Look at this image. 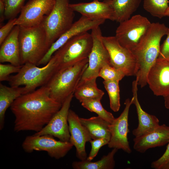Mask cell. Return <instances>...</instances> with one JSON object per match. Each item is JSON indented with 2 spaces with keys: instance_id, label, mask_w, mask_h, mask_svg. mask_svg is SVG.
Instances as JSON below:
<instances>
[{
  "instance_id": "cell-39",
  "label": "cell",
  "mask_w": 169,
  "mask_h": 169,
  "mask_svg": "<svg viewBox=\"0 0 169 169\" xmlns=\"http://www.w3.org/2000/svg\"><path fill=\"white\" fill-rule=\"evenodd\" d=\"M161 169H169V161L162 167Z\"/></svg>"
},
{
  "instance_id": "cell-33",
  "label": "cell",
  "mask_w": 169,
  "mask_h": 169,
  "mask_svg": "<svg viewBox=\"0 0 169 169\" xmlns=\"http://www.w3.org/2000/svg\"><path fill=\"white\" fill-rule=\"evenodd\" d=\"M22 65L16 66L10 64H0V81H8L11 74L18 73L20 71Z\"/></svg>"
},
{
  "instance_id": "cell-29",
  "label": "cell",
  "mask_w": 169,
  "mask_h": 169,
  "mask_svg": "<svg viewBox=\"0 0 169 169\" xmlns=\"http://www.w3.org/2000/svg\"><path fill=\"white\" fill-rule=\"evenodd\" d=\"M81 105L89 111L96 113L98 116L106 120L110 123L113 122L115 118L113 114L105 110L102 106L100 100L97 99L84 101Z\"/></svg>"
},
{
  "instance_id": "cell-21",
  "label": "cell",
  "mask_w": 169,
  "mask_h": 169,
  "mask_svg": "<svg viewBox=\"0 0 169 169\" xmlns=\"http://www.w3.org/2000/svg\"><path fill=\"white\" fill-rule=\"evenodd\" d=\"M20 27L15 25L0 45V62L10 63L16 66L21 63L18 36Z\"/></svg>"
},
{
  "instance_id": "cell-12",
  "label": "cell",
  "mask_w": 169,
  "mask_h": 169,
  "mask_svg": "<svg viewBox=\"0 0 169 169\" xmlns=\"http://www.w3.org/2000/svg\"><path fill=\"white\" fill-rule=\"evenodd\" d=\"M55 0H29L23 7L15 25L30 27L41 24L52 10Z\"/></svg>"
},
{
  "instance_id": "cell-35",
  "label": "cell",
  "mask_w": 169,
  "mask_h": 169,
  "mask_svg": "<svg viewBox=\"0 0 169 169\" xmlns=\"http://www.w3.org/2000/svg\"><path fill=\"white\" fill-rule=\"evenodd\" d=\"M169 161V141L166 150L163 155L158 160L153 161L151 167L155 169H161L162 167Z\"/></svg>"
},
{
  "instance_id": "cell-27",
  "label": "cell",
  "mask_w": 169,
  "mask_h": 169,
  "mask_svg": "<svg viewBox=\"0 0 169 169\" xmlns=\"http://www.w3.org/2000/svg\"><path fill=\"white\" fill-rule=\"evenodd\" d=\"M169 0H143L144 9L153 17L161 18L166 16Z\"/></svg>"
},
{
  "instance_id": "cell-24",
  "label": "cell",
  "mask_w": 169,
  "mask_h": 169,
  "mask_svg": "<svg viewBox=\"0 0 169 169\" xmlns=\"http://www.w3.org/2000/svg\"><path fill=\"white\" fill-rule=\"evenodd\" d=\"M79 119L92 139L104 138L109 141L111 136L109 129L110 123L98 116L89 118L79 117Z\"/></svg>"
},
{
  "instance_id": "cell-40",
  "label": "cell",
  "mask_w": 169,
  "mask_h": 169,
  "mask_svg": "<svg viewBox=\"0 0 169 169\" xmlns=\"http://www.w3.org/2000/svg\"><path fill=\"white\" fill-rule=\"evenodd\" d=\"M166 16L169 17V8L168 10L167 11V12L166 13Z\"/></svg>"
},
{
  "instance_id": "cell-7",
  "label": "cell",
  "mask_w": 169,
  "mask_h": 169,
  "mask_svg": "<svg viewBox=\"0 0 169 169\" xmlns=\"http://www.w3.org/2000/svg\"><path fill=\"white\" fill-rule=\"evenodd\" d=\"M69 4V0H55L52 10L42 23L47 41L51 45L74 23V11Z\"/></svg>"
},
{
  "instance_id": "cell-8",
  "label": "cell",
  "mask_w": 169,
  "mask_h": 169,
  "mask_svg": "<svg viewBox=\"0 0 169 169\" xmlns=\"http://www.w3.org/2000/svg\"><path fill=\"white\" fill-rule=\"evenodd\" d=\"M151 23L140 14L120 23L115 36L123 47L132 51L136 46Z\"/></svg>"
},
{
  "instance_id": "cell-11",
  "label": "cell",
  "mask_w": 169,
  "mask_h": 169,
  "mask_svg": "<svg viewBox=\"0 0 169 169\" xmlns=\"http://www.w3.org/2000/svg\"><path fill=\"white\" fill-rule=\"evenodd\" d=\"M91 34L92 47L88 57V66L82 75V79L97 78L103 67L107 64H110L108 53L102 41L100 26L92 29Z\"/></svg>"
},
{
  "instance_id": "cell-6",
  "label": "cell",
  "mask_w": 169,
  "mask_h": 169,
  "mask_svg": "<svg viewBox=\"0 0 169 169\" xmlns=\"http://www.w3.org/2000/svg\"><path fill=\"white\" fill-rule=\"evenodd\" d=\"M27 63L22 65L16 74L10 75L8 81L11 86L24 85L29 93L38 87L45 85L54 74L57 68L54 59L51 58L49 62L42 67Z\"/></svg>"
},
{
  "instance_id": "cell-37",
  "label": "cell",
  "mask_w": 169,
  "mask_h": 169,
  "mask_svg": "<svg viewBox=\"0 0 169 169\" xmlns=\"http://www.w3.org/2000/svg\"><path fill=\"white\" fill-rule=\"evenodd\" d=\"M5 4L4 0H0V21L3 22L5 18Z\"/></svg>"
},
{
  "instance_id": "cell-3",
  "label": "cell",
  "mask_w": 169,
  "mask_h": 169,
  "mask_svg": "<svg viewBox=\"0 0 169 169\" xmlns=\"http://www.w3.org/2000/svg\"><path fill=\"white\" fill-rule=\"evenodd\" d=\"M18 39L22 65L30 63L37 65L51 46L42 23L32 27H20Z\"/></svg>"
},
{
  "instance_id": "cell-25",
  "label": "cell",
  "mask_w": 169,
  "mask_h": 169,
  "mask_svg": "<svg viewBox=\"0 0 169 169\" xmlns=\"http://www.w3.org/2000/svg\"><path fill=\"white\" fill-rule=\"evenodd\" d=\"M141 0H111L114 21L120 23L130 18L139 7Z\"/></svg>"
},
{
  "instance_id": "cell-5",
  "label": "cell",
  "mask_w": 169,
  "mask_h": 169,
  "mask_svg": "<svg viewBox=\"0 0 169 169\" xmlns=\"http://www.w3.org/2000/svg\"><path fill=\"white\" fill-rule=\"evenodd\" d=\"M93 45L91 33H81L70 39L52 56L58 71L88 58Z\"/></svg>"
},
{
  "instance_id": "cell-18",
  "label": "cell",
  "mask_w": 169,
  "mask_h": 169,
  "mask_svg": "<svg viewBox=\"0 0 169 169\" xmlns=\"http://www.w3.org/2000/svg\"><path fill=\"white\" fill-rule=\"evenodd\" d=\"M74 12L92 20L109 19L114 21V11L111 0L103 2L94 0L89 3L69 4Z\"/></svg>"
},
{
  "instance_id": "cell-17",
  "label": "cell",
  "mask_w": 169,
  "mask_h": 169,
  "mask_svg": "<svg viewBox=\"0 0 169 169\" xmlns=\"http://www.w3.org/2000/svg\"><path fill=\"white\" fill-rule=\"evenodd\" d=\"M68 122L70 134L69 142L75 147L77 157L81 161L85 160L87 157L85 144L92 139L91 136L81 123L78 115L71 109L69 112Z\"/></svg>"
},
{
  "instance_id": "cell-13",
  "label": "cell",
  "mask_w": 169,
  "mask_h": 169,
  "mask_svg": "<svg viewBox=\"0 0 169 169\" xmlns=\"http://www.w3.org/2000/svg\"><path fill=\"white\" fill-rule=\"evenodd\" d=\"M124 104L125 107L122 113L109 125L111 136L107 145L109 148L121 149L129 154L131 153V150L128 139L129 132L128 121L129 109L132 104V99H126Z\"/></svg>"
},
{
  "instance_id": "cell-15",
  "label": "cell",
  "mask_w": 169,
  "mask_h": 169,
  "mask_svg": "<svg viewBox=\"0 0 169 169\" xmlns=\"http://www.w3.org/2000/svg\"><path fill=\"white\" fill-rule=\"evenodd\" d=\"M105 20L104 19L92 20L82 16L78 20L73 23L69 29L52 44L37 66L46 64L54 53L70 39L79 34L87 32L100 26L103 24Z\"/></svg>"
},
{
  "instance_id": "cell-31",
  "label": "cell",
  "mask_w": 169,
  "mask_h": 169,
  "mask_svg": "<svg viewBox=\"0 0 169 169\" xmlns=\"http://www.w3.org/2000/svg\"><path fill=\"white\" fill-rule=\"evenodd\" d=\"M26 0H4L5 4V18L9 20L15 18L20 13Z\"/></svg>"
},
{
  "instance_id": "cell-20",
  "label": "cell",
  "mask_w": 169,
  "mask_h": 169,
  "mask_svg": "<svg viewBox=\"0 0 169 169\" xmlns=\"http://www.w3.org/2000/svg\"><path fill=\"white\" fill-rule=\"evenodd\" d=\"M133 140L134 149L141 153L150 148L163 146L169 141V126L160 125L153 131L135 137Z\"/></svg>"
},
{
  "instance_id": "cell-22",
  "label": "cell",
  "mask_w": 169,
  "mask_h": 169,
  "mask_svg": "<svg viewBox=\"0 0 169 169\" xmlns=\"http://www.w3.org/2000/svg\"><path fill=\"white\" fill-rule=\"evenodd\" d=\"M29 93L25 87H8L0 84V130L4 127L6 112L13 101L21 95Z\"/></svg>"
},
{
  "instance_id": "cell-34",
  "label": "cell",
  "mask_w": 169,
  "mask_h": 169,
  "mask_svg": "<svg viewBox=\"0 0 169 169\" xmlns=\"http://www.w3.org/2000/svg\"><path fill=\"white\" fill-rule=\"evenodd\" d=\"M16 18L10 19L0 29V45L7 37L15 26V23Z\"/></svg>"
},
{
  "instance_id": "cell-32",
  "label": "cell",
  "mask_w": 169,
  "mask_h": 169,
  "mask_svg": "<svg viewBox=\"0 0 169 169\" xmlns=\"http://www.w3.org/2000/svg\"><path fill=\"white\" fill-rule=\"evenodd\" d=\"M89 142L91 144V149L86 160L91 161L96 156L101 147L107 145L109 141L104 138H99L91 139Z\"/></svg>"
},
{
  "instance_id": "cell-23",
  "label": "cell",
  "mask_w": 169,
  "mask_h": 169,
  "mask_svg": "<svg viewBox=\"0 0 169 169\" xmlns=\"http://www.w3.org/2000/svg\"><path fill=\"white\" fill-rule=\"evenodd\" d=\"M96 79H80L74 93L80 102L90 100H101L104 93L97 87Z\"/></svg>"
},
{
  "instance_id": "cell-10",
  "label": "cell",
  "mask_w": 169,
  "mask_h": 169,
  "mask_svg": "<svg viewBox=\"0 0 169 169\" xmlns=\"http://www.w3.org/2000/svg\"><path fill=\"white\" fill-rule=\"evenodd\" d=\"M102 40L108 53L111 65L122 71L126 76L136 75L137 63L132 51L121 45L115 36H103Z\"/></svg>"
},
{
  "instance_id": "cell-9",
  "label": "cell",
  "mask_w": 169,
  "mask_h": 169,
  "mask_svg": "<svg viewBox=\"0 0 169 169\" xmlns=\"http://www.w3.org/2000/svg\"><path fill=\"white\" fill-rule=\"evenodd\" d=\"M22 146L27 153H31L34 151H45L51 157L59 159L65 156L73 145L69 141H57L50 135L33 134L27 136Z\"/></svg>"
},
{
  "instance_id": "cell-26",
  "label": "cell",
  "mask_w": 169,
  "mask_h": 169,
  "mask_svg": "<svg viewBox=\"0 0 169 169\" xmlns=\"http://www.w3.org/2000/svg\"><path fill=\"white\" fill-rule=\"evenodd\" d=\"M118 150L113 148L107 155H104L96 161L86 159L74 161L72 164V167L74 169H113L115 166L114 156Z\"/></svg>"
},
{
  "instance_id": "cell-2",
  "label": "cell",
  "mask_w": 169,
  "mask_h": 169,
  "mask_svg": "<svg viewBox=\"0 0 169 169\" xmlns=\"http://www.w3.org/2000/svg\"><path fill=\"white\" fill-rule=\"evenodd\" d=\"M168 29L163 23H151L136 46L132 51L137 63L136 78L138 85L141 88L147 84L149 71L158 58L161 40L166 35Z\"/></svg>"
},
{
  "instance_id": "cell-38",
  "label": "cell",
  "mask_w": 169,
  "mask_h": 169,
  "mask_svg": "<svg viewBox=\"0 0 169 169\" xmlns=\"http://www.w3.org/2000/svg\"><path fill=\"white\" fill-rule=\"evenodd\" d=\"M164 104L165 107L169 109V95L164 97Z\"/></svg>"
},
{
  "instance_id": "cell-16",
  "label": "cell",
  "mask_w": 169,
  "mask_h": 169,
  "mask_svg": "<svg viewBox=\"0 0 169 169\" xmlns=\"http://www.w3.org/2000/svg\"><path fill=\"white\" fill-rule=\"evenodd\" d=\"M147 82L155 95H169V59L157 58L149 71Z\"/></svg>"
},
{
  "instance_id": "cell-36",
  "label": "cell",
  "mask_w": 169,
  "mask_h": 169,
  "mask_svg": "<svg viewBox=\"0 0 169 169\" xmlns=\"http://www.w3.org/2000/svg\"><path fill=\"white\" fill-rule=\"evenodd\" d=\"M167 37L160 46V51L158 58L169 59V28L166 35Z\"/></svg>"
},
{
  "instance_id": "cell-30",
  "label": "cell",
  "mask_w": 169,
  "mask_h": 169,
  "mask_svg": "<svg viewBox=\"0 0 169 169\" xmlns=\"http://www.w3.org/2000/svg\"><path fill=\"white\" fill-rule=\"evenodd\" d=\"M125 76L122 71L112 66L110 64H107L103 66L99 74V77L103 78L104 80L119 81Z\"/></svg>"
},
{
  "instance_id": "cell-19",
  "label": "cell",
  "mask_w": 169,
  "mask_h": 169,
  "mask_svg": "<svg viewBox=\"0 0 169 169\" xmlns=\"http://www.w3.org/2000/svg\"><path fill=\"white\" fill-rule=\"evenodd\" d=\"M138 80L136 78L132 82L133 97L131 98L132 104L136 108L138 120V126L132 131L135 137L148 133L160 125L159 120L156 116L148 114L141 108L138 98Z\"/></svg>"
},
{
  "instance_id": "cell-4",
  "label": "cell",
  "mask_w": 169,
  "mask_h": 169,
  "mask_svg": "<svg viewBox=\"0 0 169 169\" xmlns=\"http://www.w3.org/2000/svg\"><path fill=\"white\" fill-rule=\"evenodd\" d=\"M88 64V58L57 71L45 85L50 97L62 104L68 96L74 93Z\"/></svg>"
},
{
  "instance_id": "cell-14",
  "label": "cell",
  "mask_w": 169,
  "mask_h": 169,
  "mask_svg": "<svg viewBox=\"0 0 169 169\" xmlns=\"http://www.w3.org/2000/svg\"><path fill=\"white\" fill-rule=\"evenodd\" d=\"M74 94L68 96L62 103L59 110L51 119L48 123L36 135H48L64 141H69L68 115Z\"/></svg>"
},
{
  "instance_id": "cell-1",
  "label": "cell",
  "mask_w": 169,
  "mask_h": 169,
  "mask_svg": "<svg viewBox=\"0 0 169 169\" xmlns=\"http://www.w3.org/2000/svg\"><path fill=\"white\" fill-rule=\"evenodd\" d=\"M62 104L50 97L45 85L21 95L10 106L15 116L14 131H40L59 110Z\"/></svg>"
},
{
  "instance_id": "cell-28",
  "label": "cell",
  "mask_w": 169,
  "mask_h": 169,
  "mask_svg": "<svg viewBox=\"0 0 169 169\" xmlns=\"http://www.w3.org/2000/svg\"><path fill=\"white\" fill-rule=\"evenodd\" d=\"M119 81L104 80L103 84L108 94L110 107L114 112L118 111L120 108V97Z\"/></svg>"
}]
</instances>
